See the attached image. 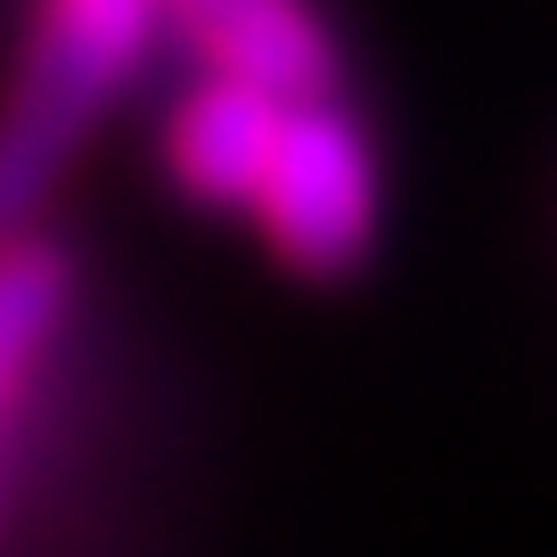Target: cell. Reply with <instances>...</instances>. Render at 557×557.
Segmentation results:
<instances>
[{
  "label": "cell",
  "mask_w": 557,
  "mask_h": 557,
  "mask_svg": "<svg viewBox=\"0 0 557 557\" xmlns=\"http://www.w3.org/2000/svg\"><path fill=\"white\" fill-rule=\"evenodd\" d=\"M148 34H157V9L139 0H66L34 25L17 83L0 99V230L34 213V197L58 181V164L83 148L99 107L139 66Z\"/></svg>",
  "instance_id": "1"
},
{
  "label": "cell",
  "mask_w": 557,
  "mask_h": 557,
  "mask_svg": "<svg viewBox=\"0 0 557 557\" xmlns=\"http://www.w3.org/2000/svg\"><path fill=\"white\" fill-rule=\"evenodd\" d=\"M255 213L271 230V246L287 255V271H304V278H345L369 255V230H377V164H369L361 123L336 99L287 107L278 148L262 164Z\"/></svg>",
  "instance_id": "2"
},
{
  "label": "cell",
  "mask_w": 557,
  "mask_h": 557,
  "mask_svg": "<svg viewBox=\"0 0 557 557\" xmlns=\"http://www.w3.org/2000/svg\"><path fill=\"white\" fill-rule=\"evenodd\" d=\"M173 41L206 66V83H238L271 107H312L336 83V41L287 0H189L173 9Z\"/></svg>",
  "instance_id": "3"
},
{
  "label": "cell",
  "mask_w": 557,
  "mask_h": 557,
  "mask_svg": "<svg viewBox=\"0 0 557 557\" xmlns=\"http://www.w3.org/2000/svg\"><path fill=\"white\" fill-rule=\"evenodd\" d=\"M278 123H287V107L255 99V90L197 83L189 99L173 107L164 164H173V181L197 206H255L262 164H271V148H278Z\"/></svg>",
  "instance_id": "4"
},
{
  "label": "cell",
  "mask_w": 557,
  "mask_h": 557,
  "mask_svg": "<svg viewBox=\"0 0 557 557\" xmlns=\"http://www.w3.org/2000/svg\"><path fill=\"white\" fill-rule=\"evenodd\" d=\"M66 312V255L58 246H9L0 255V377H17L50 345Z\"/></svg>",
  "instance_id": "5"
}]
</instances>
